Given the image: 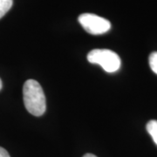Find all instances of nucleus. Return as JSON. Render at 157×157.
<instances>
[{
  "label": "nucleus",
  "mask_w": 157,
  "mask_h": 157,
  "mask_svg": "<svg viewBox=\"0 0 157 157\" xmlns=\"http://www.w3.org/2000/svg\"><path fill=\"white\" fill-rule=\"evenodd\" d=\"M23 98L25 108L35 116H41L46 109L44 91L38 81L28 79L23 87Z\"/></svg>",
  "instance_id": "nucleus-1"
},
{
  "label": "nucleus",
  "mask_w": 157,
  "mask_h": 157,
  "mask_svg": "<svg viewBox=\"0 0 157 157\" xmlns=\"http://www.w3.org/2000/svg\"><path fill=\"white\" fill-rule=\"evenodd\" d=\"M87 60L92 64L100 65L107 73L117 72L121 61L116 52L108 49H94L87 54Z\"/></svg>",
  "instance_id": "nucleus-2"
},
{
  "label": "nucleus",
  "mask_w": 157,
  "mask_h": 157,
  "mask_svg": "<svg viewBox=\"0 0 157 157\" xmlns=\"http://www.w3.org/2000/svg\"><path fill=\"white\" fill-rule=\"evenodd\" d=\"M78 20L85 31L92 35L106 33L111 28V24L107 19L93 13H83Z\"/></svg>",
  "instance_id": "nucleus-3"
},
{
  "label": "nucleus",
  "mask_w": 157,
  "mask_h": 157,
  "mask_svg": "<svg viewBox=\"0 0 157 157\" xmlns=\"http://www.w3.org/2000/svg\"><path fill=\"white\" fill-rule=\"evenodd\" d=\"M147 131L150 135L152 139L154 140L155 143L157 145V121L156 120H152L148 121L147 124Z\"/></svg>",
  "instance_id": "nucleus-4"
},
{
  "label": "nucleus",
  "mask_w": 157,
  "mask_h": 157,
  "mask_svg": "<svg viewBox=\"0 0 157 157\" xmlns=\"http://www.w3.org/2000/svg\"><path fill=\"white\" fill-rule=\"evenodd\" d=\"M13 0H0V18L3 17L12 6Z\"/></svg>",
  "instance_id": "nucleus-5"
},
{
  "label": "nucleus",
  "mask_w": 157,
  "mask_h": 157,
  "mask_svg": "<svg viewBox=\"0 0 157 157\" xmlns=\"http://www.w3.org/2000/svg\"><path fill=\"white\" fill-rule=\"evenodd\" d=\"M149 67L152 69V71L157 74V52H154L149 55Z\"/></svg>",
  "instance_id": "nucleus-6"
},
{
  "label": "nucleus",
  "mask_w": 157,
  "mask_h": 157,
  "mask_svg": "<svg viewBox=\"0 0 157 157\" xmlns=\"http://www.w3.org/2000/svg\"><path fill=\"white\" fill-rule=\"evenodd\" d=\"M0 157H10V155L5 148L0 147Z\"/></svg>",
  "instance_id": "nucleus-7"
},
{
  "label": "nucleus",
  "mask_w": 157,
  "mask_h": 157,
  "mask_svg": "<svg viewBox=\"0 0 157 157\" xmlns=\"http://www.w3.org/2000/svg\"><path fill=\"white\" fill-rule=\"evenodd\" d=\"M83 157H97L94 155H93V154H86Z\"/></svg>",
  "instance_id": "nucleus-8"
},
{
  "label": "nucleus",
  "mask_w": 157,
  "mask_h": 157,
  "mask_svg": "<svg viewBox=\"0 0 157 157\" xmlns=\"http://www.w3.org/2000/svg\"><path fill=\"white\" fill-rule=\"evenodd\" d=\"M2 86H3V84H2V80H1V78H0V90L2 89Z\"/></svg>",
  "instance_id": "nucleus-9"
}]
</instances>
